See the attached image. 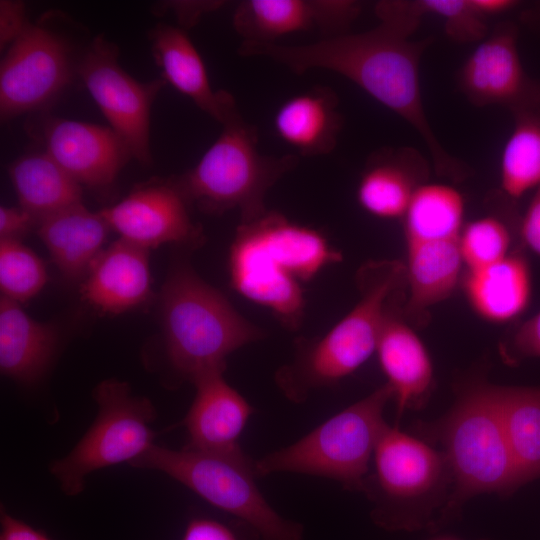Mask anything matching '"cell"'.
Instances as JSON below:
<instances>
[{
	"label": "cell",
	"instance_id": "obj_13",
	"mask_svg": "<svg viewBox=\"0 0 540 540\" xmlns=\"http://www.w3.org/2000/svg\"><path fill=\"white\" fill-rule=\"evenodd\" d=\"M518 30L499 24L475 47L458 72V86L474 105L502 106L512 115H540V81L525 71L518 51Z\"/></svg>",
	"mask_w": 540,
	"mask_h": 540
},
{
	"label": "cell",
	"instance_id": "obj_38",
	"mask_svg": "<svg viewBox=\"0 0 540 540\" xmlns=\"http://www.w3.org/2000/svg\"><path fill=\"white\" fill-rule=\"evenodd\" d=\"M518 234L522 243L540 257V186L519 218Z\"/></svg>",
	"mask_w": 540,
	"mask_h": 540
},
{
	"label": "cell",
	"instance_id": "obj_10",
	"mask_svg": "<svg viewBox=\"0 0 540 540\" xmlns=\"http://www.w3.org/2000/svg\"><path fill=\"white\" fill-rule=\"evenodd\" d=\"M54 13L28 23L9 46L0 66L2 121L43 108L77 74L80 58L72 40L56 29Z\"/></svg>",
	"mask_w": 540,
	"mask_h": 540
},
{
	"label": "cell",
	"instance_id": "obj_36",
	"mask_svg": "<svg viewBox=\"0 0 540 540\" xmlns=\"http://www.w3.org/2000/svg\"><path fill=\"white\" fill-rule=\"evenodd\" d=\"M223 3L222 1H163L154 5L153 13L162 15L171 11L179 27L186 30L196 25L204 14L220 8Z\"/></svg>",
	"mask_w": 540,
	"mask_h": 540
},
{
	"label": "cell",
	"instance_id": "obj_9",
	"mask_svg": "<svg viewBox=\"0 0 540 540\" xmlns=\"http://www.w3.org/2000/svg\"><path fill=\"white\" fill-rule=\"evenodd\" d=\"M93 398L98 406L94 422L75 447L50 466L68 496L83 491L90 473L130 463L154 444L151 424L156 410L149 399L133 395L128 383L104 380L93 390Z\"/></svg>",
	"mask_w": 540,
	"mask_h": 540
},
{
	"label": "cell",
	"instance_id": "obj_16",
	"mask_svg": "<svg viewBox=\"0 0 540 540\" xmlns=\"http://www.w3.org/2000/svg\"><path fill=\"white\" fill-rule=\"evenodd\" d=\"M360 12V2L353 0H243L234 10L232 25L247 43H276L308 31L329 38L348 33Z\"/></svg>",
	"mask_w": 540,
	"mask_h": 540
},
{
	"label": "cell",
	"instance_id": "obj_19",
	"mask_svg": "<svg viewBox=\"0 0 540 540\" xmlns=\"http://www.w3.org/2000/svg\"><path fill=\"white\" fill-rule=\"evenodd\" d=\"M148 250L120 238L101 251L81 286L90 305L106 313L139 306L151 294Z\"/></svg>",
	"mask_w": 540,
	"mask_h": 540
},
{
	"label": "cell",
	"instance_id": "obj_1",
	"mask_svg": "<svg viewBox=\"0 0 540 540\" xmlns=\"http://www.w3.org/2000/svg\"><path fill=\"white\" fill-rule=\"evenodd\" d=\"M410 37L391 24L379 22L365 32L321 38L309 44L241 42L237 52L243 57L268 58L298 75L324 69L347 78L417 132L436 172L463 178L467 166L441 144L423 104L419 67L432 40L414 41Z\"/></svg>",
	"mask_w": 540,
	"mask_h": 540
},
{
	"label": "cell",
	"instance_id": "obj_30",
	"mask_svg": "<svg viewBox=\"0 0 540 540\" xmlns=\"http://www.w3.org/2000/svg\"><path fill=\"white\" fill-rule=\"evenodd\" d=\"M513 117L500 158V183L504 195L516 201L540 186V115Z\"/></svg>",
	"mask_w": 540,
	"mask_h": 540
},
{
	"label": "cell",
	"instance_id": "obj_37",
	"mask_svg": "<svg viewBox=\"0 0 540 540\" xmlns=\"http://www.w3.org/2000/svg\"><path fill=\"white\" fill-rule=\"evenodd\" d=\"M25 5L20 1L0 2V44L1 49L11 45L28 25Z\"/></svg>",
	"mask_w": 540,
	"mask_h": 540
},
{
	"label": "cell",
	"instance_id": "obj_4",
	"mask_svg": "<svg viewBox=\"0 0 540 540\" xmlns=\"http://www.w3.org/2000/svg\"><path fill=\"white\" fill-rule=\"evenodd\" d=\"M161 313L167 358L190 382L225 371L228 355L264 337L262 329L244 318L187 262L178 263L168 276Z\"/></svg>",
	"mask_w": 540,
	"mask_h": 540
},
{
	"label": "cell",
	"instance_id": "obj_26",
	"mask_svg": "<svg viewBox=\"0 0 540 540\" xmlns=\"http://www.w3.org/2000/svg\"><path fill=\"white\" fill-rule=\"evenodd\" d=\"M110 229L100 212L82 203L42 218L37 232L53 262L68 278H78L89 268Z\"/></svg>",
	"mask_w": 540,
	"mask_h": 540
},
{
	"label": "cell",
	"instance_id": "obj_20",
	"mask_svg": "<svg viewBox=\"0 0 540 540\" xmlns=\"http://www.w3.org/2000/svg\"><path fill=\"white\" fill-rule=\"evenodd\" d=\"M155 62L162 78L222 124L237 107L227 91L212 89L205 64L186 30L159 23L148 33Z\"/></svg>",
	"mask_w": 540,
	"mask_h": 540
},
{
	"label": "cell",
	"instance_id": "obj_8",
	"mask_svg": "<svg viewBox=\"0 0 540 540\" xmlns=\"http://www.w3.org/2000/svg\"><path fill=\"white\" fill-rule=\"evenodd\" d=\"M162 472L254 528L261 540H304L301 523L280 515L259 489L254 461L153 444L129 463Z\"/></svg>",
	"mask_w": 540,
	"mask_h": 540
},
{
	"label": "cell",
	"instance_id": "obj_34",
	"mask_svg": "<svg viewBox=\"0 0 540 540\" xmlns=\"http://www.w3.org/2000/svg\"><path fill=\"white\" fill-rule=\"evenodd\" d=\"M181 540H261L258 532L243 521L225 523L209 517H195L185 527Z\"/></svg>",
	"mask_w": 540,
	"mask_h": 540
},
{
	"label": "cell",
	"instance_id": "obj_31",
	"mask_svg": "<svg viewBox=\"0 0 540 540\" xmlns=\"http://www.w3.org/2000/svg\"><path fill=\"white\" fill-rule=\"evenodd\" d=\"M47 281L41 259L17 239L0 241V288L2 296L24 302L40 292Z\"/></svg>",
	"mask_w": 540,
	"mask_h": 540
},
{
	"label": "cell",
	"instance_id": "obj_22",
	"mask_svg": "<svg viewBox=\"0 0 540 540\" xmlns=\"http://www.w3.org/2000/svg\"><path fill=\"white\" fill-rule=\"evenodd\" d=\"M336 93L315 86L286 99L277 109L273 125L277 136L299 156L330 154L343 125Z\"/></svg>",
	"mask_w": 540,
	"mask_h": 540
},
{
	"label": "cell",
	"instance_id": "obj_5",
	"mask_svg": "<svg viewBox=\"0 0 540 540\" xmlns=\"http://www.w3.org/2000/svg\"><path fill=\"white\" fill-rule=\"evenodd\" d=\"M222 131L199 162L174 180L189 205L222 214L237 209L240 222L265 214L269 189L295 169V154L271 156L258 149V134L238 107L221 124Z\"/></svg>",
	"mask_w": 540,
	"mask_h": 540
},
{
	"label": "cell",
	"instance_id": "obj_29",
	"mask_svg": "<svg viewBox=\"0 0 540 540\" xmlns=\"http://www.w3.org/2000/svg\"><path fill=\"white\" fill-rule=\"evenodd\" d=\"M465 200L455 187L423 183L402 218L406 245L459 240L464 227Z\"/></svg>",
	"mask_w": 540,
	"mask_h": 540
},
{
	"label": "cell",
	"instance_id": "obj_39",
	"mask_svg": "<svg viewBox=\"0 0 540 540\" xmlns=\"http://www.w3.org/2000/svg\"><path fill=\"white\" fill-rule=\"evenodd\" d=\"M36 224L35 218L21 207H0L1 239L19 240Z\"/></svg>",
	"mask_w": 540,
	"mask_h": 540
},
{
	"label": "cell",
	"instance_id": "obj_35",
	"mask_svg": "<svg viewBox=\"0 0 540 540\" xmlns=\"http://www.w3.org/2000/svg\"><path fill=\"white\" fill-rule=\"evenodd\" d=\"M503 351L512 360L540 358V310L512 330Z\"/></svg>",
	"mask_w": 540,
	"mask_h": 540
},
{
	"label": "cell",
	"instance_id": "obj_25",
	"mask_svg": "<svg viewBox=\"0 0 540 540\" xmlns=\"http://www.w3.org/2000/svg\"><path fill=\"white\" fill-rule=\"evenodd\" d=\"M404 316L422 321L429 308L448 298L461 274L459 240L406 245Z\"/></svg>",
	"mask_w": 540,
	"mask_h": 540
},
{
	"label": "cell",
	"instance_id": "obj_14",
	"mask_svg": "<svg viewBox=\"0 0 540 540\" xmlns=\"http://www.w3.org/2000/svg\"><path fill=\"white\" fill-rule=\"evenodd\" d=\"M188 206L172 177L141 184L100 213L122 239L147 250L165 243L193 248L203 235L192 222Z\"/></svg>",
	"mask_w": 540,
	"mask_h": 540
},
{
	"label": "cell",
	"instance_id": "obj_33",
	"mask_svg": "<svg viewBox=\"0 0 540 540\" xmlns=\"http://www.w3.org/2000/svg\"><path fill=\"white\" fill-rule=\"evenodd\" d=\"M416 3L422 16L441 18L446 35L456 43L480 42L488 35L486 19L475 11L470 0H416Z\"/></svg>",
	"mask_w": 540,
	"mask_h": 540
},
{
	"label": "cell",
	"instance_id": "obj_32",
	"mask_svg": "<svg viewBox=\"0 0 540 540\" xmlns=\"http://www.w3.org/2000/svg\"><path fill=\"white\" fill-rule=\"evenodd\" d=\"M509 225L500 217L487 215L464 225L459 247L466 271L492 265L509 255L512 245Z\"/></svg>",
	"mask_w": 540,
	"mask_h": 540
},
{
	"label": "cell",
	"instance_id": "obj_28",
	"mask_svg": "<svg viewBox=\"0 0 540 540\" xmlns=\"http://www.w3.org/2000/svg\"><path fill=\"white\" fill-rule=\"evenodd\" d=\"M502 422L520 485L540 477V386H497Z\"/></svg>",
	"mask_w": 540,
	"mask_h": 540
},
{
	"label": "cell",
	"instance_id": "obj_11",
	"mask_svg": "<svg viewBox=\"0 0 540 540\" xmlns=\"http://www.w3.org/2000/svg\"><path fill=\"white\" fill-rule=\"evenodd\" d=\"M77 75L110 127L128 146L132 158L141 165H150L151 106L165 80H135L119 65L116 44L102 35L84 48Z\"/></svg>",
	"mask_w": 540,
	"mask_h": 540
},
{
	"label": "cell",
	"instance_id": "obj_6",
	"mask_svg": "<svg viewBox=\"0 0 540 540\" xmlns=\"http://www.w3.org/2000/svg\"><path fill=\"white\" fill-rule=\"evenodd\" d=\"M427 431L444 447L443 455L454 479V493L444 508V520L474 495L508 493L520 486L504 431L497 386H471L447 416Z\"/></svg>",
	"mask_w": 540,
	"mask_h": 540
},
{
	"label": "cell",
	"instance_id": "obj_2",
	"mask_svg": "<svg viewBox=\"0 0 540 540\" xmlns=\"http://www.w3.org/2000/svg\"><path fill=\"white\" fill-rule=\"evenodd\" d=\"M341 260L320 231L268 210L237 227L229 249L230 283L286 328L297 330L305 310L303 285Z\"/></svg>",
	"mask_w": 540,
	"mask_h": 540
},
{
	"label": "cell",
	"instance_id": "obj_27",
	"mask_svg": "<svg viewBox=\"0 0 540 540\" xmlns=\"http://www.w3.org/2000/svg\"><path fill=\"white\" fill-rule=\"evenodd\" d=\"M9 175L20 207L38 223L42 218L81 204L82 186L45 151L16 159Z\"/></svg>",
	"mask_w": 540,
	"mask_h": 540
},
{
	"label": "cell",
	"instance_id": "obj_21",
	"mask_svg": "<svg viewBox=\"0 0 540 540\" xmlns=\"http://www.w3.org/2000/svg\"><path fill=\"white\" fill-rule=\"evenodd\" d=\"M427 163L413 148L373 153L360 176L356 197L361 208L381 219L403 218L417 188L425 183Z\"/></svg>",
	"mask_w": 540,
	"mask_h": 540
},
{
	"label": "cell",
	"instance_id": "obj_41",
	"mask_svg": "<svg viewBox=\"0 0 540 540\" xmlns=\"http://www.w3.org/2000/svg\"><path fill=\"white\" fill-rule=\"evenodd\" d=\"M475 11L483 18L497 16L518 5L515 0H470Z\"/></svg>",
	"mask_w": 540,
	"mask_h": 540
},
{
	"label": "cell",
	"instance_id": "obj_17",
	"mask_svg": "<svg viewBox=\"0 0 540 540\" xmlns=\"http://www.w3.org/2000/svg\"><path fill=\"white\" fill-rule=\"evenodd\" d=\"M224 371H214L196 378L192 383L194 400L182 420L188 443L184 448L225 456L248 459L239 439L253 408L223 377Z\"/></svg>",
	"mask_w": 540,
	"mask_h": 540
},
{
	"label": "cell",
	"instance_id": "obj_7",
	"mask_svg": "<svg viewBox=\"0 0 540 540\" xmlns=\"http://www.w3.org/2000/svg\"><path fill=\"white\" fill-rule=\"evenodd\" d=\"M393 392L386 383L331 416L294 443L254 461L258 478L297 473L335 480L363 491L376 445L387 427L384 409Z\"/></svg>",
	"mask_w": 540,
	"mask_h": 540
},
{
	"label": "cell",
	"instance_id": "obj_18",
	"mask_svg": "<svg viewBox=\"0 0 540 540\" xmlns=\"http://www.w3.org/2000/svg\"><path fill=\"white\" fill-rule=\"evenodd\" d=\"M400 294L391 304L378 338L376 353L393 392L398 417L422 403L433 383L430 356L400 310Z\"/></svg>",
	"mask_w": 540,
	"mask_h": 540
},
{
	"label": "cell",
	"instance_id": "obj_42",
	"mask_svg": "<svg viewBox=\"0 0 540 540\" xmlns=\"http://www.w3.org/2000/svg\"><path fill=\"white\" fill-rule=\"evenodd\" d=\"M523 21L533 28L540 29V4L528 9L523 13Z\"/></svg>",
	"mask_w": 540,
	"mask_h": 540
},
{
	"label": "cell",
	"instance_id": "obj_15",
	"mask_svg": "<svg viewBox=\"0 0 540 540\" xmlns=\"http://www.w3.org/2000/svg\"><path fill=\"white\" fill-rule=\"evenodd\" d=\"M45 152L79 185L94 190L111 187L132 155L109 126L46 117L40 126Z\"/></svg>",
	"mask_w": 540,
	"mask_h": 540
},
{
	"label": "cell",
	"instance_id": "obj_3",
	"mask_svg": "<svg viewBox=\"0 0 540 540\" xmlns=\"http://www.w3.org/2000/svg\"><path fill=\"white\" fill-rule=\"evenodd\" d=\"M355 306L320 337L298 338L292 360L275 373V382L293 403L333 386L355 372L376 351L380 331L393 301L405 289V269L398 261L365 264L357 276Z\"/></svg>",
	"mask_w": 540,
	"mask_h": 540
},
{
	"label": "cell",
	"instance_id": "obj_23",
	"mask_svg": "<svg viewBox=\"0 0 540 540\" xmlns=\"http://www.w3.org/2000/svg\"><path fill=\"white\" fill-rule=\"evenodd\" d=\"M464 290L472 309L495 323L509 322L522 315L532 296V273L525 255L513 250L487 267L466 271Z\"/></svg>",
	"mask_w": 540,
	"mask_h": 540
},
{
	"label": "cell",
	"instance_id": "obj_43",
	"mask_svg": "<svg viewBox=\"0 0 540 540\" xmlns=\"http://www.w3.org/2000/svg\"><path fill=\"white\" fill-rule=\"evenodd\" d=\"M439 540H455V539L446 538V539H439Z\"/></svg>",
	"mask_w": 540,
	"mask_h": 540
},
{
	"label": "cell",
	"instance_id": "obj_24",
	"mask_svg": "<svg viewBox=\"0 0 540 540\" xmlns=\"http://www.w3.org/2000/svg\"><path fill=\"white\" fill-rule=\"evenodd\" d=\"M53 325L27 315L19 302L0 299V369L22 383L38 380L50 365L57 346Z\"/></svg>",
	"mask_w": 540,
	"mask_h": 540
},
{
	"label": "cell",
	"instance_id": "obj_12",
	"mask_svg": "<svg viewBox=\"0 0 540 540\" xmlns=\"http://www.w3.org/2000/svg\"><path fill=\"white\" fill-rule=\"evenodd\" d=\"M374 474L363 491L374 503L373 521L388 530L404 529L407 504L435 488L448 470L443 454L387 425L373 454Z\"/></svg>",
	"mask_w": 540,
	"mask_h": 540
},
{
	"label": "cell",
	"instance_id": "obj_40",
	"mask_svg": "<svg viewBox=\"0 0 540 540\" xmlns=\"http://www.w3.org/2000/svg\"><path fill=\"white\" fill-rule=\"evenodd\" d=\"M0 540H51L47 535L36 530L24 521L1 509Z\"/></svg>",
	"mask_w": 540,
	"mask_h": 540
}]
</instances>
